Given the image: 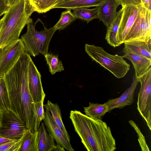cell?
<instances>
[{
    "mask_svg": "<svg viewBox=\"0 0 151 151\" xmlns=\"http://www.w3.org/2000/svg\"><path fill=\"white\" fill-rule=\"evenodd\" d=\"M30 55L25 52L3 76L7 88L10 110L23 122L26 128L34 131V103L28 84Z\"/></svg>",
    "mask_w": 151,
    "mask_h": 151,
    "instance_id": "1",
    "label": "cell"
},
{
    "mask_svg": "<svg viewBox=\"0 0 151 151\" xmlns=\"http://www.w3.org/2000/svg\"><path fill=\"white\" fill-rule=\"evenodd\" d=\"M70 118L84 147L88 151H114L115 140L110 127L102 120L94 119L80 111L71 110Z\"/></svg>",
    "mask_w": 151,
    "mask_h": 151,
    "instance_id": "2",
    "label": "cell"
},
{
    "mask_svg": "<svg viewBox=\"0 0 151 151\" xmlns=\"http://www.w3.org/2000/svg\"><path fill=\"white\" fill-rule=\"evenodd\" d=\"M35 8L28 0H19L10 6L4 14L0 32V48L19 39L24 27L32 20L30 17Z\"/></svg>",
    "mask_w": 151,
    "mask_h": 151,
    "instance_id": "3",
    "label": "cell"
},
{
    "mask_svg": "<svg viewBox=\"0 0 151 151\" xmlns=\"http://www.w3.org/2000/svg\"><path fill=\"white\" fill-rule=\"evenodd\" d=\"M85 51L92 60L120 78L124 77L130 69V65L124 59L123 56L112 55L103 48L94 45L86 44Z\"/></svg>",
    "mask_w": 151,
    "mask_h": 151,
    "instance_id": "4",
    "label": "cell"
},
{
    "mask_svg": "<svg viewBox=\"0 0 151 151\" xmlns=\"http://www.w3.org/2000/svg\"><path fill=\"white\" fill-rule=\"evenodd\" d=\"M27 25L26 32L21 38L25 52L34 57L40 54L44 55L48 53L49 43L56 31L54 27L45 28L43 30L38 31L35 29L32 20Z\"/></svg>",
    "mask_w": 151,
    "mask_h": 151,
    "instance_id": "5",
    "label": "cell"
},
{
    "mask_svg": "<svg viewBox=\"0 0 151 151\" xmlns=\"http://www.w3.org/2000/svg\"><path fill=\"white\" fill-rule=\"evenodd\" d=\"M151 12L140 4L136 19L128 32L125 42L134 40H151Z\"/></svg>",
    "mask_w": 151,
    "mask_h": 151,
    "instance_id": "6",
    "label": "cell"
},
{
    "mask_svg": "<svg viewBox=\"0 0 151 151\" xmlns=\"http://www.w3.org/2000/svg\"><path fill=\"white\" fill-rule=\"evenodd\" d=\"M140 83L138 96L137 109L151 130V68L137 78Z\"/></svg>",
    "mask_w": 151,
    "mask_h": 151,
    "instance_id": "7",
    "label": "cell"
},
{
    "mask_svg": "<svg viewBox=\"0 0 151 151\" xmlns=\"http://www.w3.org/2000/svg\"><path fill=\"white\" fill-rule=\"evenodd\" d=\"M26 128L23 122L10 110L0 111V136L18 140Z\"/></svg>",
    "mask_w": 151,
    "mask_h": 151,
    "instance_id": "8",
    "label": "cell"
},
{
    "mask_svg": "<svg viewBox=\"0 0 151 151\" xmlns=\"http://www.w3.org/2000/svg\"><path fill=\"white\" fill-rule=\"evenodd\" d=\"M25 52L24 45L21 39L0 48V77H3Z\"/></svg>",
    "mask_w": 151,
    "mask_h": 151,
    "instance_id": "9",
    "label": "cell"
},
{
    "mask_svg": "<svg viewBox=\"0 0 151 151\" xmlns=\"http://www.w3.org/2000/svg\"><path fill=\"white\" fill-rule=\"evenodd\" d=\"M139 5H129L122 6V14L117 35L120 45L124 43L128 32L136 19Z\"/></svg>",
    "mask_w": 151,
    "mask_h": 151,
    "instance_id": "10",
    "label": "cell"
},
{
    "mask_svg": "<svg viewBox=\"0 0 151 151\" xmlns=\"http://www.w3.org/2000/svg\"><path fill=\"white\" fill-rule=\"evenodd\" d=\"M41 76L32 58L29 64L28 84L30 93L35 103L44 100L45 96L43 89Z\"/></svg>",
    "mask_w": 151,
    "mask_h": 151,
    "instance_id": "11",
    "label": "cell"
},
{
    "mask_svg": "<svg viewBox=\"0 0 151 151\" xmlns=\"http://www.w3.org/2000/svg\"><path fill=\"white\" fill-rule=\"evenodd\" d=\"M123 55L132 63L137 78L146 73L151 68V59L137 54L130 49L124 47Z\"/></svg>",
    "mask_w": 151,
    "mask_h": 151,
    "instance_id": "12",
    "label": "cell"
},
{
    "mask_svg": "<svg viewBox=\"0 0 151 151\" xmlns=\"http://www.w3.org/2000/svg\"><path fill=\"white\" fill-rule=\"evenodd\" d=\"M139 82L135 74L130 86L127 88L120 97L116 98L110 99L105 102L108 106V112H110L114 109H122L127 106L132 104L134 101V91Z\"/></svg>",
    "mask_w": 151,
    "mask_h": 151,
    "instance_id": "13",
    "label": "cell"
},
{
    "mask_svg": "<svg viewBox=\"0 0 151 151\" xmlns=\"http://www.w3.org/2000/svg\"><path fill=\"white\" fill-rule=\"evenodd\" d=\"M45 113L44 122L57 144L63 147L67 151H74L70 143L66 139L49 111L45 109Z\"/></svg>",
    "mask_w": 151,
    "mask_h": 151,
    "instance_id": "14",
    "label": "cell"
},
{
    "mask_svg": "<svg viewBox=\"0 0 151 151\" xmlns=\"http://www.w3.org/2000/svg\"><path fill=\"white\" fill-rule=\"evenodd\" d=\"M39 135L38 151H63L64 148L56 145L55 139L44 122H41L38 129Z\"/></svg>",
    "mask_w": 151,
    "mask_h": 151,
    "instance_id": "15",
    "label": "cell"
},
{
    "mask_svg": "<svg viewBox=\"0 0 151 151\" xmlns=\"http://www.w3.org/2000/svg\"><path fill=\"white\" fill-rule=\"evenodd\" d=\"M119 5L116 0H106L97 7L98 19L107 28L116 17Z\"/></svg>",
    "mask_w": 151,
    "mask_h": 151,
    "instance_id": "16",
    "label": "cell"
},
{
    "mask_svg": "<svg viewBox=\"0 0 151 151\" xmlns=\"http://www.w3.org/2000/svg\"><path fill=\"white\" fill-rule=\"evenodd\" d=\"M22 143L20 151H38V130L33 131L26 128L22 136Z\"/></svg>",
    "mask_w": 151,
    "mask_h": 151,
    "instance_id": "17",
    "label": "cell"
},
{
    "mask_svg": "<svg viewBox=\"0 0 151 151\" xmlns=\"http://www.w3.org/2000/svg\"><path fill=\"white\" fill-rule=\"evenodd\" d=\"M122 14V11L121 9L117 12L116 17L107 28L105 40L109 45L114 47L120 45L117 37V35Z\"/></svg>",
    "mask_w": 151,
    "mask_h": 151,
    "instance_id": "18",
    "label": "cell"
},
{
    "mask_svg": "<svg viewBox=\"0 0 151 151\" xmlns=\"http://www.w3.org/2000/svg\"><path fill=\"white\" fill-rule=\"evenodd\" d=\"M106 0H73L63 1L57 4L54 8H61L66 9L78 8H89L97 7Z\"/></svg>",
    "mask_w": 151,
    "mask_h": 151,
    "instance_id": "19",
    "label": "cell"
},
{
    "mask_svg": "<svg viewBox=\"0 0 151 151\" xmlns=\"http://www.w3.org/2000/svg\"><path fill=\"white\" fill-rule=\"evenodd\" d=\"M44 106L49 111L56 123L62 131L66 139L70 143V137L63 124L61 115V110L59 105L53 103L48 100Z\"/></svg>",
    "mask_w": 151,
    "mask_h": 151,
    "instance_id": "20",
    "label": "cell"
},
{
    "mask_svg": "<svg viewBox=\"0 0 151 151\" xmlns=\"http://www.w3.org/2000/svg\"><path fill=\"white\" fill-rule=\"evenodd\" d=\"M124 47L134 52L151 59V40H134L125 42Z\"/></svg>",
    "mask_w": 151,
    "mask_h": 151,
    "instance_id": "21",
    "label": "cell"
},
{
    "mask_svg": "<svg viewBox=\"0 0 151 151\" xmlns=\"http://www.w3.org/2000/svg\"><path fill=\"white\" fill-rule=\"evenodd\" d=\"M85 115L94 119L102 120L104 115L108 112L107 105L103 104L89 103V106L84 107Z\"/></svg>",
    "mask_w": 151,
    "mask_h": 151,
    "instance_id": "22",
    "label": "cell"
},
{
    "mask_svg": "<svg viewBox=\"0 0 151 151\" xmlns=\"http://www.w3.org/2000/svg\"><path fill=\"white\" fill-rule=\"evenodd\" d=\"M77 19L85 21L88 23L92 20L98 19L97 7L92 9L81 7L71 9Z\"/></svg>",
    "mask_w": 151,
    "mask_h": 151,
    "instance_id": "23",
    "label": "cell"
},
{
    "mask_svg": "<svg viewBox=\"0 0 151 151\" xmlns=\"http://www.w3.org/2000/svg\"><path fill=\"white\" fill-rule=\"evenodd\" d=\"M49 71L52 75L64 70L63 63L59 59L58 55L52 53H47L44 55Z\"/></svg>",
    "mask_w": 151,
    "mask_h": 151,
    "instance_id": "24",
    "label": "cell"
},
{
    "mask_svg": "<svg viewBox=\"0 0 151 151\" xmlns=\"http://www.w3.org/2000/svg\"><path fill=\"white\" fill-rule=\"evenodd\" d=\"M76 19L71 10L67 9L62 13L59 20L53 27L56 31L63 30Z\"/></svg>",
    "mask_w": 151,
    "mask_h": 151,
    "instance_id": "25",
    "label": "cell"
},
{
    "mask_svg": "<svg viewBox=\"0 0 151 151\" xmlns=\"http://www.w3.org/2000/svg\"><path fill=\"white\" fill-rule=\"evenodd\" d=\"M10 110L8 91L3 77H0V111Z\"/></svg>",
    "mask_w": 151,
    "mask_h": 151,
    "instance_id": "26",
    "label": "cell"
},
{
    "mask_svg": "<svg viewBox=\"0 0 151 151\" xmlns=\"http://www.w3.org/2000/svg\"><path fill=\"white\" fill-rule=\"evenodd\" d=\"M44 100L34 103L35 123L34 131L38 129L40 123L44 119L45 113L43 107V102Z\"/></svg>",
    "mask_w": 151,
    "mask_h": 151,
    "instance_id": "27",
    "label": "cell"
},
{
    "mask_svg": "<svg viewBox=\"0 0 151 151\" xmlns=\"http://www.w3.org/2000/svg\"><path fill=\"white\" fill-rule=\"evenodd\" d=\"M63 0H40L36 7L35 12L39 13H46Z\"/></svg>",
    "mask_w": 151,
    "mask_h": 151,
    "instance_id": "28",
    "label": "cell"
},
{
    "mask_svg": "<svg viewBox=\"0 0 151 151\" xmlns=\"http://www.w3.org/2000/svg\"><path fill=\"white\" fill-rule=\"evenodd\" d=\"M22 143V137L13 140L0 146V151H20Z\"/></svg>",
    "mask_w": 151,
    "mask_h": 151,
    "instance_id": "29",
    "label": "cell"
},
{
    "mask_svg": "<svg viewBox=\"0 0 151 151\" xmlns=\"http://www.w3.org/2000/svg\"><path fill=\"white\" fill-rule=\"evenodd\" d=\"M129 123L137 134L138 141L142 151H149V148L146 143L145 137L136 124L133 120L129 121Z\"/></svg>",
    "mask_w": 151,
    "mask_h": 151,
    "instance_id": "30",
    "label": "cell"
},
{
    "mask_svg": "<svg viewBox=\"0 0 151 151\" xmlns=\"http://www.w3.org/2000/svg\"><path fill=\"white\" fill-rule=\"evenodd\" d=\"M122 6L129 5H138L142 4L141 0H116Z\"/></svg>",
    "mask_w": 151,
    "mask_h": 151,
    "instance_id": "31",
    "label": "cell"
},
{
    "mask_svg": "<svg viewBox=\"0 0 151 151\" xmlns=\"http://www.w3.org/2000/svg\"><path fill=\"white\" fill-rule=\"evenodd\" d=\"M9 7L6 0H0V17L5 13Z\"/></svg>",
    "mask_w": 151,
    "mask_h": 151,
    "instance_id": "32",
    "label": "cell"
},
{
    "mask_svg": "<svg viewBox=\"0 0 151 151\" xmlns=\"http://www.w3.org/2000/svg\"><path fill=\"white\" fill-rule=\"evenodd\" d=\"M143 6L149 11L151 12V0H141Z\"/></svg>",
    "mask_w": 151,
    "mask_h": 151,
    "instance_id": "33",
    "label": "cell"
},
{
    "mask_svg": "<svg viewBox=\"0 0 151 151\" xmlns=\"http://www.w3.org/2000/svg\"><path fill=\"white\" fill-rule=\"evenodd\" d=\"M13 140L0 136V146Z\"/></svg>",
    "mask_w": 151,
    "mask_h": 151,
    "instance_id": "34",
    "label": "cell"
},
{
    "mask_svg": "<svg viewBox=\"0 0 151 151\" xmlns=\"http://www.w3.org/2000/svg\"><path fill=\"white\" fill-rule=\"evenodd\" d=\"M19 0H6V1L8 6H9L14 4Z\"/></svg>",
    "mask_w": 151,
    "mask_h": 151,
    "instance_id": "35",
    "label": "cell"
},
{
    "mask_svg": "<svg viewBox=\"0 0 151 151\" xmlns=\"http://www.w3.org/2000/svg\"><path fill=\"white\" fill-rule=\"evenodd\" d=\"M40 0H28L30 3L35 8Z\"/></svg>",
    "mask_w": 151,
    "mask_h": 151,
    "instance_id": "36",
    "label": "cell"
},
{
    "mask_svg": "<svg viewBox=\"0 0 151 151\" xmlns=\"http://www.w3.org/2000/svg\"><path fill=\"white\" fill-rule=\"evenodd\" d=\"M3 17L0 19V32L1 29L3 22Z\"/></svg>",
    "mask_w": 151,
    "mask_h": 151,
    "instance_id": "37",
    "label": "cell"
},
{
    "mask_svg": "<svg viewBox=\"0 0 151 151\" xmlns=\"http://www.w3.org/2000/svg\"><path fill=\"white\" fill-rule=\"evenodd\" d=\"M70 0H63V1H70Z\"/></svg>",
    "mask_w": 151,
    "mask_h": 151,
    "instance_id": "38",
    "label": "cell"
}]
</instances>
